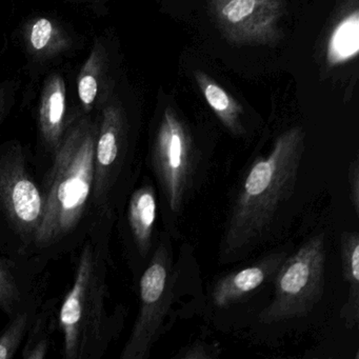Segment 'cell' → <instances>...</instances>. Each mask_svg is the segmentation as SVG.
<instances>
[{
    "label": "cell",
    "instance_id": "cell-1",
    "mask_svg": "<svg viewBox=\"0 0 359 359\" xmlns=\"http://www.w3.org/2000/svg\"><path fill=\"white\" fill-rule=\"evenodd\" d=\"M304 146L306 133L297 126L283 132L268 154L254 159L229 212L220 262L243 259L266 241L277 214L295 191Z\"/></svg>",
    "mask_w": 359,
    "mask_h": 359
},
{
    "label": "cell",
    "instance_id": "cell-2",
    "mask_svg": "<svg viewBox=\"0 0 359 359\" xmlns=\"http://www.w3.org/2000/svg\"><path fill=\"white\" fill-rule=\"evenodd\" d=\"M102 239H88L79 253L72 287L60 306V331L67 359H98L123 327L125 309L108 311L107 254Z\"/></svg>",
    "mask_w": 359,
    "mask_h": 359
},
{
    "label": "cell",
    "instance_id": "cell-3",
    "mask_svg": "<svg viewBox=\"0 0 359 359\" xmlns=\"http://www.w3.org/2000/svg\"><path fill=\"white\" fill-rule=\"evenodd\" d=\"M92 132L79 129L58 146L46 184L43 222L35 236V250H56L81 228L95 203Z\"/></svg>",
    "mask_w": 359,
    "mask_h": 359
},
{
    "label": "cell",
    "instance_id": "cell-4",
    "mask_svg": "<svg viewBox=\"0 0 359 359\" xmlns=\"http://www.w3.org/2000/svg\"><path fill=\"white\" fill-rule=\"evenodd\" d=\"M149 165L161 195L165 232L178 235V220L196 190L201 155L190 127L167 107L151 144Z\"/></svg>",
    "mask_w": 359,
    "mask_h": 359
},
{
    "label": "cell",
    "instance_id": "cell-5",
    "mask_svg": "<svg viewBox=\"0 0 359 359\" xmlns=\"http://www.w3.org/2000/svg\"><path fill=\"white\" fill-rule=\"evenodd\" d=\"M172 237L161 232L140 279V308L121 359H147L165 330L178 285Z\"/></svg>",
    "mask_w": 359,
    "mask_h": 359
},
{
    "label": "cell",
    "instance_id": "cell-6",
    "mask_svg": "<svg viewBox=\"0 0 359 359\" xmlns=\"http://www.w3.org/2000/svg\"><path fill=\"white\" fill-rule=\"evenodd\" d=\"M325 234L313 235L287 255L274 279V297L260 312L262 323H280L308 316L325 292Z\"/></svg>",
    "mask_w": 359,
    "mask_h": 359
},
{
    "label": "cell",
    "instance_id": "cell-7",
    "mask_svg": "<svg viewBox=\"0 0 359 359\" xmlns=\"http://www.w3.org/2000/svg\"><path fill=\"white\" fill-rule=\"evenodd\" d=\"M207 6L215 28L235 47H273L283 37L285 0H207Z\"/></svg>",
    "mask_w": 359,
    "mask_h": 359
},
{
    "label": "cell",
    "instance_id": "cell-8",
    "mask_svg": "<svg viewBox=\"0 0 359 359\" xmlns=\"http://www.w3.org/2000/svg\"><path fill=\"white\" fill-rule=\"evenodd\" d=\"M45 192L20 152L0 156V213L26 245H33L43 222Z\"/></svg>",
    "mask_w": 359,
    "mask_h": 359
},
{
    "label": "cell",
    "instance_id": "cell-9",
    "mask_svg": "<svg viewBox=\"0 0 359 359\" xmlns=\"http://www.w3.org/2000/svg\"><path fill=\"white\" fill-rule=\"evenodd\" d=\"M287 251L272 252L254 264L232 271L217 279L212 287V302L216 308H228L241 302L266 283L274 281Z\"/></svg>",
    "mask_w": 359,
    "mask_h": 359
},
{
    "label": "cell",
    "instance_id": "cell-10",
    "mask_svg": "<svg viewBox=\"0 0 359 359\" xmlns=\"http://www.w3.org/2000/svg\"><path fill=\"white\" fill-rule=\"evenodd\" d=\"M117 117L107 121L94 150V196L98 208L110 199L111 192L123 175L126 163V149L121 127Z\"/></svg>",
    "mask_w": 359,
    "mask_h": 359
},
{
    "label": "cell",
    "instance_id": "cell-11",
    "mask_svg": "<svg viewBox=\"0 0 359 359\" xmlns=\"http://www.w3.org/2000/svg\"><path fill=\"white\" fill-rule=\"evenodd\" d=\"M158 217V195L154 184L147 180L138 187L128 203L127 220L136 255L148 264L154 251L155 226Z\"/></svg>",
    "mask_w": 359,
    "mask_h": 359
},
{
    "label": "cell",
    "instance_id": "cell-12",
    "mask_svg": "<svg viewBox=\"0 0 359 359\" xmlns=\"http://www.w3.org/2000/svg\"><path fill=\"white\" fill-rule=\"evenodd\" d=\"M342 275L348 285V297L340 310V318L348 329L359 323V234L346 231L340 238Z\"/></svg>",
    "mask_w": 359,
    "mask_h": 359
},
{
    "label": "cell",
    "instance_id": "cell-13",
    "mask_svg": "<svg viewBox=\"0 0 359 359\" xmlns=\"http://www.w3.org/2000/svg\"><path fill=\"white\" fill-rule=\"evenodd\" d=\"M194 79L207 104L222 125L235 136L245 135L243 107L228 93L219 83L203 71H195Z\"/></svg>",
    "mask_w": 359,
    "mask_h": 359
},
{
    "label": "cell",
    "instance_id": "cell-14",
    "mask_svg": "<svg viewBox=\"0 0 359 359\" xmlns=\"http://www.w3.org/2000/svg\"><path fill=\"white\" fill-rule=\"evenodd\" d=\"M359 51L358 10L344 16L331 33L327 47V62L330 67L339 66L357 56Z\"/></svg>",
    "mask_w": 359,
    "mask_h": 359
},
{
    "label": "cell",
    "instance_id": "cell-15",
    "mask_svg": "<svg viewBox=\"0 0 359 359\" xmlns=\"http://www.w3.org/2000/svg\"><path fill=\"white\" fill-rule=\"evenodd\" d=\"M33 319L34 317L29 309H22L11 316L9 325L0 334V359H10L15 356Z\"/></svg>",
    "mask_w": 359,
    "mask_h": 359
},
{
    "label": "cell",
    "instance_id": "cell-16",
    "mask_svg": "<svg viewBox=\"0 0 359 359\" xmlns=\"http://www.w3.org/2000/svg\"><path fill=\"white\" fill-rule=\"evenodd\" d=\"M51 308L41 313L29 327L28 339L22 350V358L43 359L49 351V319Z\"/></svg>",
    "mask_w": 359,
    "mask_h": 359
},
{
    "label": "cell",
    "instance_id": "cell-17",
    "mask_svg": "<svg viewBox=\"0 0 359 359\" xmlns=\"http://www.w3.org/2000/svg\"><path fill=\"white\" fill-rule=\"evenodd\" d=\"M22 292L12 269L0 258V309L9 315L22 310Z\"/></svg>",
    "mask_w": 359,
    "mask_h": 359
},
{
    "label": "cell",
    "instance_id": "cell-18",
    "mask_svg": "<svg viewBox=\"0 0 359 359\" xmlns=\"http://www.w3.org/2000/svg\"><path fill=\"white\" fill-rule=\"evenodd\" d=\"M52 25L51 22L45 18L39 20L33 27L31 41L33 47L36 50H41L47 46L51 39Z\"/></svg>",
    "mask_w": 359,
    "mask_h": 359
},
{
    "label": "cell",
    "instance_id": "cell-19",
    "mask_svg": "<svg viewBox=\"0 0 359 359\" xmlns=\"http://www.w3.org/2000/svg\"><path fill=\"white\" fill-rule=\"evenodd\" d=\"M348 187H350V199L355 214L359 215V161L355 158L351 161L348 170Z\"/></svg>",
    "mask_w": 359,
    "mask_h": 359
},
{
    "label": "cell",
    "instance_id": "cell-20",
    "mask_svg": "<svg viewBox=\"0 0 359 359\" xmlns=\"http://www.w3.org/2000/svg\"><path fill=\"white\" fill-rule=\"evenodd\" d=\"M210 352L214 351H209V346L203 344V342H196L192 346H188L184 348V352L180 354L176 355L177 358L184 359H210L214 358L215 355L211 354ZM215 353V352H214Z\"/></svg>",
    "mask_w": 359,
    "mask_h": 359
},
{
    "label": "cell",
    "instance_id": "cell-21",
    "mask_svg": "<svg viewBox=\"0 0 359 359\" xmlns=\"http://www.w3.org/2000/svg\"><path fill=\"white\" fill-rule=\"evenodd\" d=\"M79 96L83 104H90L95 100L97 93V83L92 76H85L79 83Z\"/></svg>",
    "mask_w": 359,
    "mask_h": 359
}]
</instances>
